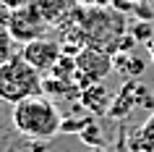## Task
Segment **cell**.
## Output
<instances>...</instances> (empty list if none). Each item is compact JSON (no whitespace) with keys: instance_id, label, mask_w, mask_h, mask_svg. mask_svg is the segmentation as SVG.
I'll list each match as a JSON object with an SVG mask.
<instances>
[{"instance_id":"obj_1","label":"cell","mask_w":154,"mask_h":152,"mask_svg":"<svg viewBox=\"0 0 154 152\" xmlns=\"http://www.w3.org/2000/svg\"><path fill=\"white\" fill-rule=\"evenodd\" d=\"M125 13L115 11L112 5H84L71 11V21L84 34V42L89 47L105 50L110 55L118 53L123 34H125Z\"/></svg>"},{"instance_id":"obj_2","label":"cell","mask_w":154,"mask_h":152,"mask_svg":"<svg viewBox=\"0 0 154 152\" xmlns=\"http://www.w3.org/2000/svg\"><path fill=\"white\" fill-rule=\"evenodd\" d=\"M13 126L21 136L42 142V139H52L60 131L63 118L47 95H34L13 105Z\"/></svg>"},{"instance_id":"obj_3","label":"cell","mask_w":154,"mask_h":152,"mask_svg":"<svg viewBox=\"0 0 154 152\" xmlns=\"http://www.w3.org/2000/svg\"><path fill=\"white\" fill-rule=\"evenodd\" d=\"M34 95H45V81L24 55H13L0 66V102L16 105Z\"/></svg>"},{"instance_id":"obj_4","label":"cell","mask_w":154,"mask_h":152,"mask_svg":"<svg viewBox=\"0 0 154 152\" xmlns=\"http://www.w3.org/2000/svg\"><path fill=\"white\" fill-rule=\"evenodd\" d=\"M110 71H115V63H112L110 53L89 47V45L76 53V84L81 89L91 87V84H102V79Z\"/></svg>"},{"instance_id":"obj_5","label":"cell","mask_w":154,"mask_h":152,"mask_svg":"<svg viewBox=\"0 0 154 152\" xmlns=\"http://www.w3.org/2000/svg\"><path fill=\"white\" fill-rule=\"evenodd\" d=\"M45 29H47V21L39 16V11L32 5V0L16 5L13 13H11L8 26H5V32H8L16 42H24V45L39 40L42 34H45Z\"/></svg>"},{"instance_id":"obj_6","label":"cell","mask_w":154,"mask_h":152,"mask_svg":"<svg viewBox=\"0 0 154 152\" xmlns=\"http://www.w3.org/2000/svg\"><path fill=\"white\" fill-rule=\"evenodd\" d=\"M21 55L39 73H50L55 68V63L60 60V55H63V45L55 42V40H47V37H39V40H34V42H26Z\"/></svg>"},{"instance_id":"obj_7","label":"cell","mask_w":154,"mask_h":152,"mask_svg":"<svg viewBox=\"0 0 154 152\" xmlns=\"http://www.w3.org/2000/svg\"><path fill=\"white\" fill-rule=\"evenodd\" d=\"M81 105L86 108V110H91L94 115H102V113H110V105H112V100H110V95H107V89L102 87V84H91V87L81 89Z\"/></svg>"},{"instance_id":"obj_8","label":"cell","mask_w":154,"mask_h":152,"mask_svg":"<svg viewBox=\"0 0 154 152\" xmlns=\"http://www.w3.org/2000/svg\"><path fill=\"white\" fill-rule=\"evenodd\" d=\"M136 89H138V81L136 79H128V81H125V87L118 92V97H115L112 105H110V115H112V118H125V115L138 105Z\"/></svg>"},{"instance_id":"obj_9","label":"cell","mask_w":154,"mask_h":152,"mask_svg":"<svg viewBox=\"0 0 154 152\" xmlns=\"http://www.w3.org/2000/svg\"><path fill=\"white\" fill-rule=\"evenodd\" d=\"M32 5L39 11V16L47 24H60L63 18H68V0H32Z\"/></svg>"},{"instance_id":"obj_10","label":"cell","mask_w":154,"mask_h":152,"mask_svg":"<svg viewBox=\"0 0 154 152\" xmlns=\"http://www.w3.org/2000/svg\"><path fill=\"white\" fill-rule=\"evenodd\" d=\"M112 63H115V71L123 73L125 79H138L146 71V60L133 55V53H118V55H112Z\"/></svg>"},{"instance_id":"obj_11","label":"cell","mask_w":154,"mask_h":152,"mask_svg":"<svg viewBox=\"0 0 154 152\" xmlns=\"http://www.w3.org/2000/svg\"><path fill=\"white\" fill-rule=\"evenodd\" d=\"M79 136H81V142L89 144V147H102V142H105V139H102V126H99L94 118H89V123L84 126V131Z\"/></svg>"},{"instance_id":"obj_12","label":"cell","mask_w":154,"mask_h":152,"mask_svg":"<svg viewBox=\"0 0 154 152\" xmlns=\"http://www.w3.org/2000/svg\"><path fill=\"white\" fill-rule=\"evenodd\" d=\"M138 142H141L144 150H152L154 152V113L149 115V121H146L144 126L138 128Z\"/></svg>"},{"instance_id":"obj_13","label":"cell","mask_w":154,"mask_h":152,"mask_svg":"<svg viewBox=\"0 0 154 152\" xmlns=\"http://www.w3.org/2000/svg\"><path fill=\"white\" fill-rule=\"evenodd\" d=\"M131 34L136 37V42H152L154 26H152V21H136V24H131Z\"/></svg>"},{"instance_id":"obj_14","label":"cell","mask_w":154,"mask_h":152,"mask_svg":"<svg viewBox=\"0 0 154 152\" xmlns=\"http://www.w3.org/2000/svg\"><path fill=\"white\" fill-rule=\"evenodd\" d=\"M11 42H13V37H11L5 29H0V66L13 58V53H11Z\"/></svg>"},{"instance_id":"obj_15","label":"cell","mask_w":154,"mask_h":152,"mask_svg":"<svg viewBox=\"0 0 154 152\" xmlns=\"http://www.w3.org/2000/svg\"><path fill=\"white\" fill-rule=\"evenodd\" d=\"M131 13H133L138 21H152V18H154V8L149 5V3H146V0H144V3H136Z\"/></svg>"},{"instance_id":"obj_16","label":"cell","mask_w":154,"mask_h":152,"mask_svg":"<svg viewBox=\"0 0 154 152\" xmlns=\"http://www.w3.org/2000/svg\"><path fill=\"white\" fill-rule=\"evenodd\" d=\"M86 123H89V118H63L60 131H73V134H81Z\"/></svg>"},{"instance_id":"obj_17","label":"cell","mask_w":154,"mask_h":152,"mask_svg":"<svg viewBox=\"0 0 154 152\" xmlns=\"http://www.w3.org/2000/svg\"><path fill=\"white\" fill-rule=\"evenodd\" d=\"M84 5H112L115 0H81Z\"/></svg>"},{"instance_id":"obj_18","label":"cell","mask_w":154,"mask_h":152,"mask_svg":"<svg viewBox=\"0 0 154 152\" xmlns=\"http://www.w3.org/2000/svg\"><path fill=\"white\" fill-rule=\"evenodd\" d=\"M146 47H149V58H152V63H154V40L146 42Z\"/></svg>"},{"instance_id":"obj_19","label":"cell","mask_w":154,"mask_h":152,"mask_svg":"<svg viewBox=\"0 0 154 152\" xmlns=\"http://www.w3.org/2000/svg\"><path fill=\"white\" fill-rule=\"evenodd\" d=\"M8 3H16V5H18V3H26V0H8Z\"/></svg>"},{"instance_id":"obj_20","label":"cell","mask_w":154,"mask_h":152,"mask_svg":"<svg viewBox=\"0 0 154 152\" xmlns=\"http://www.w3.org/2000/svg\"><path fill=\"white\" fill-rule=\"evenodd\" d=\"M128 3H133V5H136V3H144V0H128Z\"/></svg>"},{"instance_id":"obj_21","label":"cell","mask_w":154,"mask_h":152,"mask_svg":"<svg viewBox=\"0 0 154 152\" xmlns=\"http://www.w3.org/2000/svg\"><path fill=\"white\" fill-rule=\"evenodd\" d=\"M94 152H105V150H99V147H94Z\"/></svg>"}]
</instances>
